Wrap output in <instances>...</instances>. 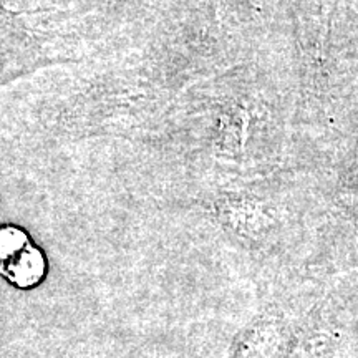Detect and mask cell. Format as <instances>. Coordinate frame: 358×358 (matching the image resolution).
<instances>
[{
    "instance_id": "6da1fadb",
    "label": "cell",
    "mask_w": 358,
    "mask_h": 358,
    "mask_svg": "<svg viewBox=\"0 0 358 358\" xmlns=\"http://www.w3.org/2000/svg\"><path fill=\"white\" fill-rule=\"evenodd\" d=\"M0 274L17 287H34L45 275L43 254L17 227H0Z\"/></svg>"
}]
</instances>
